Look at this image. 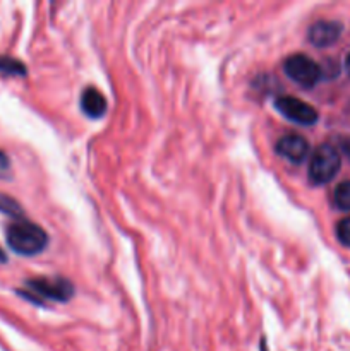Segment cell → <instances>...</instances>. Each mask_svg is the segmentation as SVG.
Instances as JSON below:
<instances>
[{"mask_svg":"<svg viewBox=\"0 0 350 351\" xmlns=\"http://www.w3.org/2000/svg\"><path fill=\"white\" fill-rule=\"evenodd\" d=\"M277 149V154H280L281 158L288 160L290 163H302V161L307 158L309 154V143L299 134H288V136H283L275 146Z\"/></svg>","mask_w":350,"mask_h":351,"instance_id":"obj_7","label":"cell"},{"mask_svg":"<svg viewBox=\"0 0 350 351\" xmlns=\"http://www.w3.org/2000/svg\"><path fill=\"white\" fill-rule=\"evenodd\" d=\"M345 69H347V72H349V75H350V53L347 55V58H345Z\"/></svg>","mask_w":350,"mask_h":351,"instance_id":"obj_15","label":"cell"},{"mask_svg":"<svg viewBox=\"0 0 350 351\" xmlns=\"http://www.w3.org/2000/svg\"><path fill=\"white\" fill-rule=\"evenodd\" d=\"M7 263V256L2 249H0V264H5Z\"/></svg>","mask_w":350,"mask_h":351,"instance_id":"obj_14","label":"cell"},{"mask_svg":"<svg viewBox=\"0 0 350 351\" xmlns=\"http://www.w3.org/2000/svg\"><path fill=\"white\" fill-rule=\"evenodd\" d=\"M0 72L7 75H24L26 74V65L17 58L9 55H0Z\"/></svg>","mask_w":350,"mask_h":351,"instance_id":"obj_9","label":"cell"},{"mask_svg":"<svg viewBox=\"0 0 350 351\" xmlns=\"http://www.w3.org/2000/svg\"><path fill=\"white\" fill-rule=\"evenodd\" d=\"M0 211L7 213V215H12V216L21 215L19 204H17L16 201H12L10 197H7V195H2V194H0Z\"/></svg>","mask_w":350,"mask_h":351,"instance_id":"obj_12","label":"cell"},{"mask_svg":"<svg viewBox=\"0 0 350 351\" xmlns=\"http://www.w3.org/2000/svg\"><path fill=\"white\" fill-rule=\"evenodd\" d=\"M273 105L280 115H283L290 122L299 123V125H314L319 119L314 106L302 101V99L294 98V96H280V98L275 99Z\"/></svg>","mask_w":350,"mask_h":351,"instance_id":"obj_5","label":"cell"},{"mask_svg":"<svg viewBox=\"0 0 350 351\" xmlns=\"http://www.w3.org/2000/svg\"><path fill=\"white\" fill-rule=\"evenodd\" d=\"M5 240L10 250L19 256H36L48 245L47 232L27 219H16L10 223L7 226Z\"/></svg>","mask_w":350,"mask_h":351,"instance_id":"obj_1","label":"cell"},{"mask_svg":"<svg viewBox=\"0 0 350 351\" xmlns=\"http://www.w3.org/2000/svg\"><path fill=\"white\" fill-rule=\"evenodd\" d=\"M81 110L89 119H102L106 113V99L100 89L86 88L81 95Z\"/></svg>","mask_w":350,"mask_h":351,"instance_id":"obj_8","label":"cell"},{"mask_svg":"<svg viewBox=\"0 0 350 351\" xmlns=\"http://www.w3.org/2000/svg\"><path fill=\"white\" fill-rule=\"evenodd\" d=\"M336 239L342 245L350 247V216L336 223Z\"/></svg>","mask_w":350,"mask_h":351,"instance_id":"obj_11","label":"cell"},{"mask_svg":"<svg viewBox=\"0 0 350 351\" xmlns=\"http://www.w3.org/2000/svg\"><path fill=\"white\" fill-rule=\"evenodd\" d=\"M21 295L30 300L41 304L40 300H55L67 302L74 295V287L71 281L64 278H34L26 281V290L21 291Z\"/></svg>","mask_w":350,"mask_h":351,"instance_id":"obj_2","label":"cell"},{"mask_svg":"<svg viewBox=\"0 0 350 351\" xmlns=\"http://www.w3.org/2000/svg\"><path fill=\"white\" fill-rule=\"evenodd\" d=\"M333 202L342 211H350V180L336 185L335 194H333Z\"/></svg>","mask_w":350,"mask_h":351,"instance_id":"obj_10","label":"cell"},{"mask_svg":"<svg viewBox=\"0 0 350 351\" xmlns=\"http://www.w3.org/2000/svg\"><path fill=\"white\" fill-rule=\"evenodd\" d=\"M343 26L338 21H318V23L312 24L307 31V40L311 41L314 47L318 48H326L331 47L333 43H336L340 36H342Z\"/></svg>","mask_w":350,"mask_h":351,"instance_id":"obj_6","label":"cell"},{"mask_svg":"<svg viewBox=\"0 0 350 351\" xmlns=\"http://www.w3.org/2000/svg\"><path fill=\"white\" fill-rule=\"evenodd\" d=\"M283 71L287 77H290L302 88H312L321 79V67L304 53L290 55L283 62Z\"/></svg>","mask_w":350,"mask_h":351,"instance_id":"obj_4","label":"cell"},{"mask_svg":"<svg viewBox=\"0 0 350 351\" xmlns=\"http://www.w3.org/2000/svg\"><path fill=\"white\" fill-rule=\"evenodd\" d=\"M9 167V160H7V156L3 153H0V168H7Z\"/></svg>","mask_w":350,"mask_h":351,"instance_id":"obj_13","label":"cell"},{"mask_svg":"<svg viewBox=\"0 0 350 351\" xmlns=\"http://www.w3.org/2000/svg\"><path fill=\"white\" fill-rule=\"evenodd\" d=\"M340 167H342V160L336 147L331 144H321L316 147L309 161V180L314 185L328 184L338 173Z\"/></svg>","mask_w":350,"mask_h":351,"instance_id":"obj_3","label":"cell"}]
</instances>
